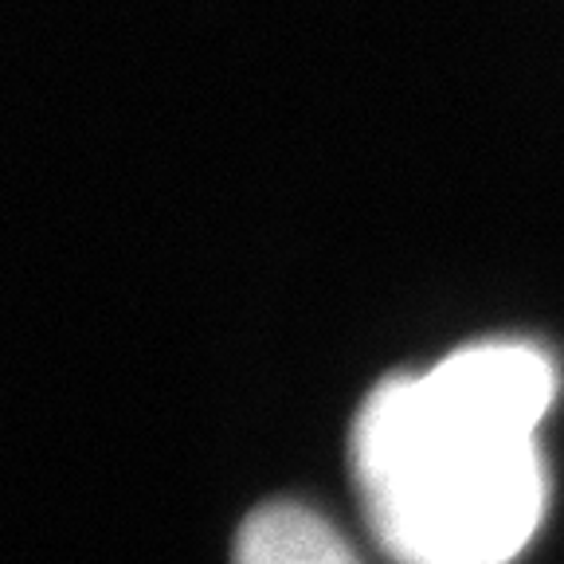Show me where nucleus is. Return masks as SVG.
I'll use <instances>...</instances> for the list:
<instances>
[{
  "label": "nucleus",
  "instance_id": "f03ea898",
  "mask_svg": "<svg viewBox=\"0 0 564 564\" xmlns=\"http://www.w3.org/2000/svg\"><path fill=\"white\" fill-rule=\"evenodd\" d=\"M231 564H361L317 510L267 502L239 525Z\"/></svg>",
  "mask_w": 564,
  "mask_h": 564
},
{
  "label": "nucleus",
  "instance_id": "f257e3e1",
  "mask_svg": "<svg viewBox=\"0 0 564 564\" xmlns=\"http://www.w3.org/2000/svg\"><path fill=\"white\" fill-rule=\"evenodd\" d=\"M556 361L533 341H475L392 372L352 420V478L397 564H510L549 506L538 427Z\"/></svg>",
  "mask_w": 564,
  "mask_h": 564
}]
</instances>
